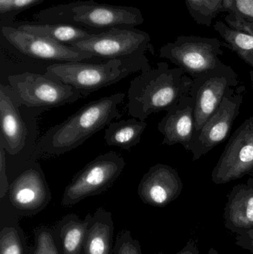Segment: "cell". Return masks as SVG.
I'll return each mask as SVG.
<instances>
[{
    "label": "cell",
    "instance_id": "6da1fadb",
    "mask_svg": "<svg viewBox=\"0 0 253 254\" xmlns=\"http://www.w3.org/2000/svg\"><path fill=\"white\" fill-rule=\"evenodd\" d=\"M126 94H114L88 103L59 125L51 127L40 138L37 156H58L83 144L95 133L121 117L118 106Z\"/></svg>",
    "mask_w": 253,
    "mask_h": 254
},
{
    "label": "cell",
    "instance_id": "7a4b0ae2",
    "mask_svg": "<svg viewBox=\"0 0 253 254\" xmlns=\"http://www.w3.org/2000/svg\"><path fill=\"white\" fill-rule=\"evenodd\" d=\"M192 83L193 78L181 68L158 63L155 68L143 71L131 82L128 90L129 114L145 121L152 114L167 112L183 95L190 94Z\"/></svg>",
    "mask_w": 253,
    "mask_h": 254
},
{
    "label": "cell",
    "instance_id": "3957f363",
    "mask_svg": "<svg viewBox=\"0 0 253 254\" xmlns=\"http://www.w3.org/2000/svg\"><path fill=\"white\" fill-rule=\"evenodd\" d=\"M37 22L74 25L93 34L115 28H132L144 22L142 12L132 6L100 4L93 0L52 6L34 15Z\"/></svg>",
    "mask_w": 253,
    "mask_h": 254
},
{
    "label": "cell",
    "instance_id": "277c9868",
    "mask_svg": "<svg viewBox=\"0 0 253 254\" xmlns=\"http://www.w3.org/2000/svg\"><path fill=\"white\" fill-rule=\"evenodd\" d=\"M151 68L147 57L112 59L103 64L80 62L59 63L46 68L48 77L56 79L75 88L82 98L102 88L118 83L128 76L148 71Z\"/></svg>",
    "mask_w": 253,
    "mask_h": 254
},
{
    "label": "cell",
    "instance_id": "5b68a950",
    "mask_svg": "<svg viewBox=\"0 0 253 254\" xmlns=\"http://www.w3.org/2000/svg\"><path fill=\"white\" fill-rule=\"evenodd\" d=\"M125 166L123 157L112 151L97 157L67 185L61 201L62 207H71L88 197L103 193L120 177Z\"/></svg>",
    "mask_w": 253,
    "mask_h": 254
},
{
    "label": "cell",
    "instance_id": "8992f818",
    "mask_svg": "<svg viewBox=\"0 0 253 254\" xmlns=\"http://www.w3.org/2000/svg\"><path fill=\"white\" fill-rule=\"evenodd\" d=\"M222 43L216 38L181 35L162 46L160 57L181 68L184 74L196 78L223 64Z\"/></svg>",
    "mask_w": 253,
    "mask_h": 254
},
{
    "label": "cell",
    "instance_id": "52a82bcc",
    "mask_svg": "<svg viewBox=\"0 0 253 254\" xmlns=\"http://www.w3.org/2000/svg\"><path fill=\"white\" fill-rule=\"evenodd\" d=\"M8 82L21 105L28 107L53 108L83 98L75 88L45 74H13L9 76Z\"/></svg>",
    "mask_w": 253,
    "mask_h": 254
},
{
    "label": "cell",
    "instance_id": "ba28073f",
    "mask_svg": "<svg viewBox=\"0 0 253 254\" xmlns=\"http://www.w3.org/2000/svg\"><path fill=\"white\" fill-rule=\"evenodd\" d=\"M69 46L108 60L146 56V52L152 49L149 34L135 28H112Z\"/></svg>",
    "mask_w": 253,
    "mask_h": 254
},
{
    "label": "cell",
    "instance_id": "9c48e42d",
    "mask_svg": "<svg viewBox=\"0 0 253 254\" xmlns=\"http://www.w3.org/2000/svg\"><path fill=\"white\" fill-rule=\"evenodd\" d=\"M239 84L237 73L223 63L219 66L193 79L189 95L195 104V132L218 110L224 97Z\"/></svg>",
    "mask_w": 253,
    "mask_h": 254
},
{
    "label": "cell",
    "instance_id": "30bf717a",
    "mask_svg": "<svg viewBox=\"0 0 253 254\" xmlns=\"http://www.w3.org/2000/svg\"><path fill=\"white\" fill-rule=\"evenodd\" d=\"M245 88L233 89L224 97L218 110L206 121L203 127L193 134L188 152L193 153V161L210 152L224 142L230 134L235 121L240 114Z\"/></svg>",
    "mask_w": 253,
    "mask_h": 254
},
{
    "label": "cell",
    "instance_id": "8fae6325",
    "mask_svg": "<svg viewBox=\"0 0 253 254\" xmlns=\"http://www.w3.org/2000/svg\"><path fill=\"white\" fill-rule=\"evenodd\" d=\"M253 170V115L229 139L211 178L215 185L242 179Z\"/></svg>",
    "mask_w": 253,
    "mask_h": 254
},
{
    "label": "cell",
    "instance_id": "7c38bea8",
    "mask_svg": "<svg viewBox=\"0 0 253 254\" xmlns=\"http://www.w3.org/2000/svg\"><path fill=\"white\" fill-rule=\"evenodd\" d=\"M1 34L9 43L27 56L58 62H80L92 59L93 55L72 46L56 43L13 26H1Z\"/></svg>",
    "mask_w": 253,
    "mask_h": 254
},
{
    "label": "cell",
    "instance_id": "4fadbf2b",
    "mask_svg": "<svg viewBox=\"0 0 253 254\" xmlns=\"http://www.w3.org/2000/svg\"><path fill=\"white\" fill-rule=\"evenodd\" d=\"M7 200L19 217L34 216L51 200L49 184L40 168L22 172L9 187Z\"/></svg>",
    "mask_w": 253,
    "mask_h": 254
},
{
    "label": "cell",
    "instance_id": "5bb4252c",
    "mask_svg": "<svg viewBox=\"0 0 253 254\" xmlns=\"http://www.w3.org/2000/svg\"><path fill=\"white\" fill-rule=\"evenodd\" d=\"M184 183L176 169L157 164L143 176L138 194L144 204L164 207L176 200L182 192Z\"/></svg>",
    "mask_w": 253,
    "mask_h": 254
},
{
    "label": "cell",
    "instance_id": "9a60e30c",
    "mask_svg": "<svg viewBox=\"0 0 253 254\" xmlns=\"http://www.w3.org/2000/svg\"><path fill=\"white\" fill-rule=\"evenodd\" d=\"M20 105L12 88L0 85V145L12 155L22 151L26 141L27 128L19 113Z\"/></svg>",
    "mask_w": 253,
    "mask_h": 254
},
{
    "label": "cell",
    "instance_id": "2e32d148",
    "mask_svg": "<svg viewBox=\"0 0 253 254\" xmlns=\"http://www.w3.org/2000/svg\"><path fill=\"white\" fill-rule=\"evenodd\" d=\"M157 129L163 134L162 144L180 143L188 151L195 132V104L190 95L181 97L178 104L169 109L161 119Z\"/></svg>",
    "mask_w": 253,
    "mask_h": 254
},
{
    "label": "cell",
    "instance_id": "e0dca14e",
    "mask_svg": "<svg viewBox=\"0 0 253 254\" xmlns=\"http://www.w3.org/2000/svg\"><path fill=\"white\" fill-rule=\"evenodd\" d=\"M224 226L236 234L253 229V188L247 184L233 187L224 207Z\"/></svg>",
    "mask_w": 253,
    "mask_h": 254
},
{
    "label": "cell",
    "instance_id": "ac0fdd59",
    "mask_svg": "<svg viewBox=\"0 0 253 254\" xmlns=\"http://www.w3.org/2000/svg\"><path fill=\"white\" fill-rule=\"evenodd\" d=\"M114 224L111 212L102 207L91 214L85 237L83 254H112Z\"/></svg>",
    "mask_w": 253,
    "mask_h": 254
},
{
    "label": "cell",
    "instance_id": "d6986e66",
    "mask_svg": "<svg viewBox=\"0 0 253 254\" xmlns=\"http://www.w3.org/2000/svg\"><path fill=\"white\" fill-rule=\"evenodd\" d=\"M91 213L83 220L75 213H69L52 227L53 239L59 254H83L85 237Z\"/></svg>",
    "mask_w": 253,
    "mask_h": 254
},
{
    "label": "cell",
    "instance_id": "ffe728a7",
    "mask_svg": "<svg viewBox=\"0 0 253 254\" xmlns=\"http://www.w3.org/2000/svg\"><path fill=\"white\" fill-rule=\"evenodd\" d=\"M0 208V254H29L20 219L9 203L1 200Z\"/></svg>",
    "mask_w": 253,
    "mask_h": 254
},
{
    "label": "cell",
    "instance_id": "44dd1931",
    "mask_svg": "<svg viewBox=\"0 0 253 254\" xmlns=\"http://www.w3.org/2000/svg\"><path fill=\"white\" fill-rule=\"evenodd\" d=\"M14 27L67 46L86 40L93 34L83 28L68 24L22 22Z\"/></svg>",
    "mask_w": 253,
    "mask_h": 254
},
{
    "label": "cell",
    "instance_id": "7402d4cb",
    "mask_svg": "<svg viewBox=\"0 0 253 254\" xmlns=\"http://www.w3.org/2000/svg\"><path fill=\"white\" fill-rule=\"evenodd\" d=\"M147 127L145 121L135 118L117 122L113 121L105 129L104 139L108 146L130 150L140 143Z\"/></svg>",
    "mask_w": 253,
    "mask_h": 254
},
{
    "label": "cell",
    "instance_id": "603a6c76",
    "mask_svg": "<svg viewBox=\"0 0 253 254\" xmlns=\"http://www.w3.org/2000/svg\"><path fill=\"white\" fill-rule=\"evenodd\" d=\"M214 28L224 40L227 48L253 68V36L233 29L221 21H218L214 25Z\"/></svg>",
    "mask_w": 253,
    "mask_h": 254
},
{
    "label": "cell",
    "instance_id": "cb8c5ba5",
    "mask_svg": "<svg viewBox=\"0 0 253 254\" xmlns=\"http://www.w3.org/2000/svg\"><path fill=\"white\" fill-rule=\"evenodd\" d=\"M193 19L200 25L209 26L217 15L223 12L224 0H185Z\"/></svg>",
    "mask_w": 253,
    "mask_h": 254
},
{
    "label": "cell",
    "instance_id": "d4e9b609",
    "mask_svg": "<svg viewBox=\"0 0 253 254\" xmlns=\"http://www.w3.org/2000/svg\"><path fill=\"white\" fill-rule=\"evenodd\" d=\"M34 246L30 249L29 254H59L51 228L37 227L34 230Z\"/></svg>",
    "mask_w": 253,
    "mask_h": 254
},
{
    "label": "cell",
    "instance_id": "484cf974",
    "mask_svg": "<svg viewBox=\"0 0 253 254\" xmlns=\"http://www.w3.org/2000/svg\"><path fill=\"white\" fill-rule=\"evenodd\" d=\"M112 254H143L141 244L132 237L129 230H124L116 237Z\"/></svg>",
    "mask_w": 253,
    "mask_h": 254
},
{
    "label": "cell",
    "instance_id": "4316f807",
    "mask_svg": "<svg viewBox=\"0 0 253 254\" xmlns=\"http://www.w3.org/2000/svg\"><path fill=\"white\" fill-rule=\"evenodd\" d=\"M225 21L230 28L245 34L253 36V22L246 20L240 15L229 13L226 16Z\"/></svg>",
    "mask_w": 253,
    "mask_h": 254
},
{
    "label": "cell",
    "instance_id": "83f0119b",
    "mask_svg": "<svg viewBox=\"0 0 253 254\" xmlns=\"http://www.w3.org/2000/svg\"><path fill=\"white\" fill-rule=\"evenodd\" d=\"M10 185L6 176L5 150L0 145V200L5 198Z\"/></svg>",
    "mask_w": 253,
    "mask_h": 254
},
{
    "label": "cell",
    "instance_id": "f1b7e54d",
    "mask_svg": "<svg viewBox=\"0 0 253 254\" xmlns=\"http://www.w3.org/2000/svg\"><path fill=\"white\" fill-rule=\"evenodd\" d=\"M236 6V14L253 22V0H234Z\"/></svg>",
    "mask_w": 253,
    "mask_h": 254
},
{
    "label": "cell",
    "instance_id": "f546056e",
    "mask_svg": "<svg viewBox=\"0 0 253 254\" xmlns=\"http://www.w3.org/2000/svg\"><path fill=\"white\" fill-rule=\"evenodd\" d=\"M235 244L253 254V229L242 234H236Z\"/></svg>",
    "mask_w": 253,
    "mask_h": 254
},
{
    "label": "cell",
    "instance_id": "4dcf8cb0",
    "mask_svg": "<svg viewBox=\"0 0 253 254\" xmlns=\"http://www.w3.org/2000/svg\"><path fill=\"white\" fill-rule=\"evenodd\" d=\"M43 0H13V7L11 12H19L22 10L35 5L41 2Z\"/></svg>",
    "mask_w": 253,
    "mask_h": 254
},
{
    "label": "cell",
    "instance_id": "1f68e13d",
    "mask_svg": "<svg viewBox=\"0 0 253 254\" xmlns=\"http://www.w3.org/2000/svg\"><path fill=\"white\" fill-rule=\"evenodd\" d=\"M175 254H200V252L196 242L191 239L179 252Z\"/></svg>",
    "mask_w": 253,
    "mask_h": 254
},
{
    "label": "cell",
    "instance_id": "d6a6232c",
    "mask_svg": "<svg viewBox=\"0 0 253 254\" xmlns=\"http://www.w3.org/2000/svg\"><path fill=\"white\" fill-rule=\"evenodd\" d=\"M13 0H0V13L1 14L10 13L13 7Z\"/></svg>",
    "mask_w": 253,
    "mask_h": 254
},
{
    "label": "cell",
    "instance_id": "836d02e7",
    "mask_svg": "<svg viewBox=\"0 0 253 254\" xmlns=\"http://www.w3.org/2000/svg\"><path fill=\"white\" fill-rule=\"evenodd\" d=\"M249 175L250 176H251V178H250V179H248V182H247V185H249V186H251V188H253V170Z\"/></svg>",
    "mask_w": 253,
    "mask_h": 254
},
{
    "label": "cell",
    "instance_id": "e575fe53",
    "mask_svg": "<svg viewBox=\"0 0 253 254\" xmlns=\"http://www.w3.org/2000/svg\"><path fill=\"white\" fill-rule=\"evenodd\" d=\"M208 254H220L218 253V251L215 250L213 248H211L209 250V252H208Z\"/></svg>",
    "mask_w": 253,
    "mask_h": 254
},
{
    "label": "cell",
    "instance_id": "d590c367",
    "mask_svg": "<svg viewBox=\"0 0 253 254\" xmlns=\"http://www.w3.org/2000/svg\"><path fill=\"white\" fill-rule=\"evenodd\" d=\"M250 77H251V81L253 83V71H250Z\"/></svg>",
    "mask_w": 253,
    "mask_h": 254
}]
</instances>
